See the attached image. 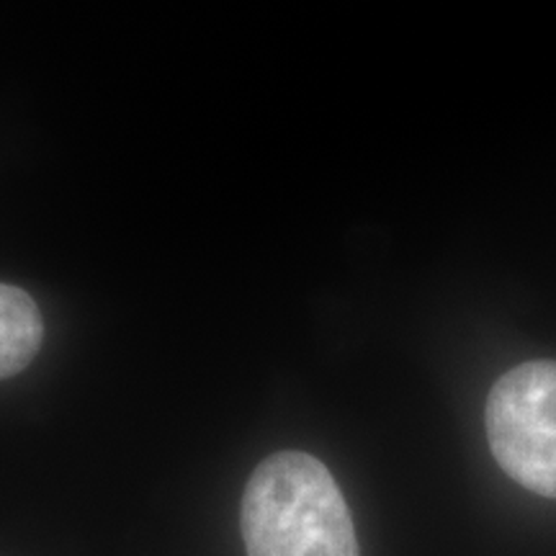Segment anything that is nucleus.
I'll return each instance as SVG.
<instances>
[{
	"instance_id": "7ed1b4c3",
	"label": "nucleus",
	"mask_w": 556,
	"mask_h": 556,
	"mask_svg": "<svg viewBox=\"0 0 556 556\" xmlns=\"http://www.w3.org/2000/svg\"><path fill=\"white\" fill-rule=\"evenodd\" d=\"M45 338L37 302L24 289L0 283V379L16 377L31 364Z\"/></svg>"
},
{
	"instance_id": "f257e3e1",
	"label": "nucleus",
	"mask_w": 556,
	"mask_h": 556,
	"mask_svg": "<svg viewBox=\"0 0 556 556\" xmlns=\"http://www.w3.org/2000/svg\"><path fill=\"white\" fill-rule=\"evenodd\" d=\"M240 526L248 556H361L343 492L304 451H278L255 467Z\"/></svg>"
},
{
	"instance_id": "f03ea898",
	"label": "nucleus",
	"mask_w": 556,
	"mask_h": 556,
	"mask_svg": "<svg viewBox=\"0 0 556 556\" xmlns=\"http://www.w3.org/2000/svg\"><path fill=\"white\" fill-rule=\"evenodd\" d=\"M500 469L528 492L556 500V361H528L503 374L484 409Z\"/></svg>"
}]
</instances>
